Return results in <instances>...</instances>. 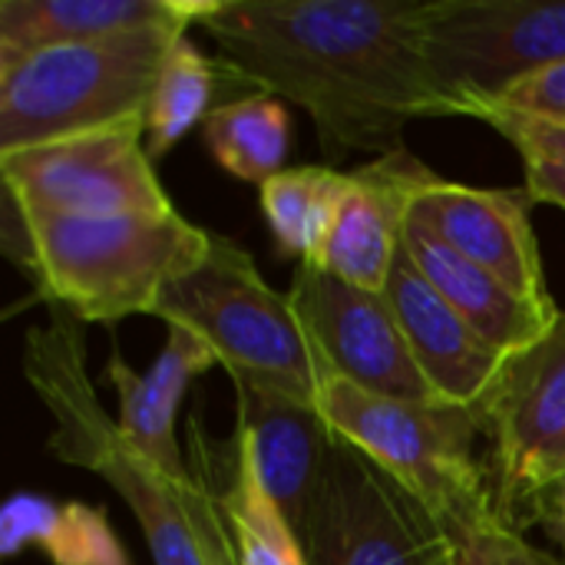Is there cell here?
<instances>
[{
  "label": "cell",
  "mask_w": 565,
  "mask_h": 565,
  "mask_svg": "<svg viewBox=\"0 0 565 565\" xmlns=\"http://www.w3.org/2000/svg\"><path fill=\"white\" fill-rule=\"evenodd\" d=\"M430 0H212L202 26L255 89L301 106L331 159L404 149V126L447 116L427 70Z\"/></svg>",
  "instance_id": "6da1fadb"
},
{
  "label": "cell",
  "mask_w": 565,
  "mask_h": 565,
  "mask_svg": "<svg viewBox=\"0 0 565 565\" xmlns=\"http://www.w3.org/2000/svg\"><path fill=\"white\" fill-rule=\"evenodd\" d=\"M3 218L7 252L33 278L40 298L83 324L152 315L162 291L195 271L212 245V232L175 209L159 215L26 218L7 205Z\"/></svg>",
  "instance_id": "7a4b0ae2"
},
{
  "label": "cell",
  "mask_w": 565,
  "mask_h": 565,
  "mask_svg": "<svg viewBox=\"0 0 565 565\" xmlns=\"http://www.w3.org/2000/svg\"><path fill=\"white\" fill-rule=\"evenodd\" d=\"M23 377L50 414L46 450L60 463L106 480L139 520L156 565H202L199 543L182 503V480L156 467L109 420L86 371L79 321L53 308V321L23 334Z\"/></svg>",
  "instance_id": "3957f363"
},
{
  "label": "cell",
  "mask_w": 565,
  "mask_h": 565,
  "mask_svg": "<svg viewBox=\"0 0 565 565\" xmlns=\"http://www.w3.org/2000/svg\"><path fill=\"white\" fill-rule=\"evenodd\" d=\"M152 318L195 331L232 381L305 404H318L331 374L291 295L275 291L252 255L218 232H212L205 262L162 291Z\"/></svg>",
  "instance_id": "277c9868"
},
{
  "label": "cell",
  "mask_w": 565,
  "mask_h": 565,
  "mask_svg": "<svg viewBox=\"0 0 565 565\" xmlns=\"http://www.w3.org/2000/svg\"><path fill=\"white\" fill-rule=\"evenodd\" d=\"M185 26H149L0 63V152L146 116Z\"/></svg>",
  "instance_id": "5b68a950"
},
{
  "label": "cell",
  "mask_w": 565,
  "mask_h": 565,
  "mask_svg": "<svg viewBox=\"0 0 565 565\" xmlns=\"http://www.w3.org/2000/svg\"><path fill=\"white\" fill-rule=\"evenodd\" d=\"M318 411L341 440L387 470L444 530L500 513L490 470L473 450L483 430L480 411L377 397L334 371L321 387Z\"/></svg>",
  "instance_id": "8992f818"
},
{
  "label": "cell",
  "mask_w": 565,
  "mask_h": 565,
  "mask_svg": "<svg viewBox=\"0 0 565 565\" xmlns=\"http://www.w3.org/2000/svg\"><path fill=\"white\" fill-rule=\"evenodd\" d=\"M430 83L447 116H473L565 63V0H430Z\"/></svg>",
  "instance_id": "52a82bcc"
},
{
  "label": "cell",
  "mask_w": 565,
  "mask_h": 565,
  "mask_svg": "<svg viewBox=\"0 0 565 565\" xmlns=\"http://www.w3.org/2000/svg\"><path fill=\"white\" fill-rule=\"evenodd\" d=\"M0 175L3 202L26 218L172 212L146 152V116L0 152Z\"/></svg>",
  "instance_id": "ba28073f"
},
{
  "label": "cell",
  "mask_w": 565,
  "mask_h": 565,
  "mask_svg": "<svg viewBox=\"0 0 565 565\" xmlns=\"http://www.w3.org/2000/svg\"><path fill=\"white\" fill-rule=\"evenodd\" d=\"M305 565H457L447 530L387 470L338 437L305 536Z\"/></svg>",
  "instance_id": "9c48e42d"
},
{
  "label": "cell",
  "mask_w": 565,
  "mask_h": 565,
  "mask_svg": "<svg viewBox=\"0 0 565 565\" xmlns=\"http://www.w3.org/2000/svg\"><path fill=\"white\" fill-rule=\"evenodd\" d=\"M490 483L500 516L523 526L536 490L565 473V318L533 351L510 361L483 407Z\"/></svg>",
  "instance_id": "30bf717a"
},
{
  "label": "cell",
  "mask_w": 565,
  "mask_h": 565,
  "mask_svg": "<svg viewBox=\"0 0 565 565\" xmlns=\"http://www.w3.org/2000/svg\"><path fill=\"white\" fill-rule=\"evenodd\" d=\"M288 295L338 377L377 397L444 404L384 291H364L318 265H298Z\"/></svg>",
  "instance_id": "8fae6325"
},
{
  "label": "cell",
  "mask_w": 565,
  "mask_h": 565,
  "mask_svg": "<svg viewBox=\"0 0 565 565\" xmlns=\"http://www.w3.org/2000/svg\"><path fill=\"white\" fill-rule=\"evenodd\" d=\"M530 205L533 199L526 189H473L427 172L411 195L407 218L434 232L463 258L493 271L526 301L559 308L546 288Z\"/></svg>",
  "instance_id": "7c38bea8"
},
{
  "label": "cell",
  "mask_w": 565,
  "mask_h": 565,
  "mask_svg": "<svg viewBox=\"0 0 565 565\" xmlns=\"http://www.w3.org/2000/svg\"><path fill=\"white\" fill-rule=\"evenodd\" d=\"M384 295L407 334L424 377L434 384L444 404L483 414L513 358L500 354L450 308V301L411 262L404 242Z\"/></svg>",
  "instance_id": "4fadbf2b"
},
{
  "label": "cell",
  "mask_w": 565,
  "mask_h": 565,
  "mask_svg": "<svg viewBox=\"0 0 565 565\" xmlns=\"http://www.w3.org/2000/svg\"><path fill=\"white\" fill-rule=\"evenodd\" d=\"M232 387L238 407L235 430L245 437L262 487L301 543L338 434L318 404H305L245 381H232Z\"/></svg>",
  "instance_id": "5bb4252c"
},
{
  "label": "cell",
  "mask_w": 565,
  "mask_h": 565,
  "mask_svg": "<svg viewBox=\"0 0 565 565\" xmlns=\"http://www.w3.org/2000/svg\"><path fill=\"white\" fill-rule=\"evenodd\" d=\"M427 172L430 169L407 149L387 152L348 172V189L318 268L364 291H384L401 252L411 195Z\"/></svg>",
  "instance_id": "9a60e30c"
},
{
  "label": "cell",
  "mask_w": 565,
  "mask_h": 565,
  "mask_svg": "<svg viewBox=\"0 0 565 565\" xmlns=\"http://www.w3.org/2000/svg\"><path fill=\"white\" fill-rule=\"evenodd\" d=\"M401 242L420 275L450 301V308L507 358L533 351L565 318L563 308H540L526 301L493 271L463 258L414 218L404 222Z\"/></svg>",
  "instance_id": "2e32d148"
},
{
  "label": "cell",
  "mask_w": 565,
  "mask_h": 565,
  "mask_svg": "<svg viewBox=\"0 0 565 565\" xmlns=\"http://www.w3.org/2000/svg\"><path fill=\"white\" fill-rule=\"evenodd\" d=\"M218 367L215 351L185 328H169L162 354L146 374H136L119 348L109 358V384L119 397V430L172 480L189 477V463L175 440V417L189 384Z\"/></svg>",
  "instance_id": "e0dca14e"
},
{
  "label": "cell",
  "mask_w": 565,
  "mask_h": 565,
  "mask_svg": "<svg viewBox=\"0 0 565 565\" xmlns=\"http://www.w3.org/2000/svg\"><path fill=\"white\" fill-rule=\"evenodd\" d=\"M212 0H3L0 63L149 26H195Z\"/></svg>",
  "instance_id": "ac0fdd59"
},
{
  "label": "cell",
  "mask_w": 565,
  "mask_h": 565,
  "mask_svg": "<svg viewBox=\"0 0 565 565\" xmlns=\"http://www.w3.org/2000/svg\"><path fill=\"white\" fill-rule=\"evenodd\" d=\"M189 467L199 470L225 516L232 543L238 550V565H305V553L288 520L268 497L245 447V437L235 430L228 444H212L202 430V420H189Z\"/></svg>",
  "instance_id": "d6986e66"
},
{
  "label": "cell",
  "mask_w": 565,
  "mask_h": 565,
  "mask_svg": "<svg viewBox=\"0 0 565 565\" xmlns=\"http://www.w3.org/2000/svg\"><path fill=\"white\" fill-rule=\"evenodd\" d=\"M26 546L43 550L53 565H132L103 510L13 493L0 513V553L13 559Z\"/></svg>",
  "instance_id": "ffe728a7"
},
{
  "label": "cell",
  "mask_w": 565,
  "mask_h": 565,
  "mask_svg": "<svg viewBox=\"0 0 565 565\" xmlns=\"http://www.w3.org/2000/svg\"><path fill=\"white\" fill-rule=\"evenodd\" d=\"M202 136L215 162L242 182L262 189L268 179L285 172L291 122L278 96L248 93L242 99L222 103L202 122Z\"/></svg>",
  "instance_id": "44dd1931"
},
{
  "label": "cell",
  "mask_w": 565,
  "mask_h": 565,
  "mask_svg": "<svg viewBox=\"0 0 565 565\" xmlns=\"http://www.w3.org/2000/svg\"><path fill=\"white\" fill-rule=\"evenodd\" d=\"M348 172L331 166L285 169L262 185V212L281 255L298 265H318L321 248L331 235Z\"/></svg>",
  "instance_id": "7402d4cb"
},
{
  "label": "cell",
  "mask_w": 565,
  "mask_h": 565,
  "mask_svg": "<svg viewBox=\"0 0 565 565\" xmlns=\"http://www.w3.org/2000/svg\"><path fill=\"white\" fill-rule=\"evenodd\" d=\"M238 76L225 60H209L189 33L175 40L169 50L152 99L146 106V152L149 159H162L172 146H179L199 122H205L218 106L215 96L222 79Z\"/></svg>",
  "instance_id": "603a6c76"
},
{
  "label": "cell",
  "mask_w": 565,
  "mask_h": 565,
  "mask_svg": "<svg viewBox=\"0 0 565 565\" xmlns=\"http://www.w3.org/2000/svg\"><path fill=\"white\" fill-rule=\"evenodd\" d=\"M457 565H559L536 550L520 526H510L500 513L480 516L457 530H447Z\"/></svg>",
  "instance_id": "cb8c5ba5"
},
{
  "label": "cell",
  "mask_w": 565,
  "mask_h": 565,
  "mask_svg": "<svg viewBox=\"0 0 565 565\" xmlns=\"http://www.w3.org/2000/svg\"><path fill=\"white\" fill-rule=\"evenodd\" d=\"M179 490H182V503L192 523V536L202 553V565H238V550L232 543V533L225 526V516L218 510V500L209 480L189 467V477L179 483Z\"/></svg>",
  "instance_id": "d4e9b609"
},
{
  "label": "cell",
  "mask_w": 565,
  "mask_h": 565,
  "mask_svg": "<svg viewBox=\"0 0 565 565\" xmlns=\"http://www.w3.org/2000/svg\"><path fill=\"white\" fill-rule=\"evenodd\" d=\"M493 106H503V109H513V113H523V116H536V119L565 122V63L550 66V70H543L536 76L523 79L520 86H513Z\"/></svg>",
  "instance_id": "484cf974"
},
{
  "label": "cell",
  "mask_w": 565,
  "mask_h": 565,
  "mask_svg": "<svg viewBox=\"0 0 565 565\" xmlns=\"http://www.w3.org/2000/svg\"><path fill=\"white\" fill-rule=\"evenodd\" d=\"M483 122H490L503 139H510L520 152H553L565 156V122L553 119H536V116H523L503 106H490L483 116Z\"/></svg>",
  "instance_id": "4316f807"
},
{
  "label": "cell",
  "mask_w": 565,
  "mask_h": 565,
  "mask_svg": "<svg viewBox=\"0 0 565 565\" xmlns=\"http://www.w3.org/2000/svg\"><path fill=\"white\" fill-rule=\"evenodd\" d=\"M526 172V195L543 205H559L565 212V156L553 152H520Z\"/></svg>",
  "instance_id": "83f0119b"
},
{
  "label": "cell",
  "mask_w": 565,
  "mask_h": 565,
  "mask_svg": "<svg viewBox=\"0 0 565 565\" xmlns=\"http://www.w3.org/2000/svg\"><path fill=\"white\" fill-rule=\"evenodd\" d=\"M523 523L543 526V533L563 550L565 556V473H559L553 483H546L543 490L533 493V500L526 503Z\"/></svg>",
  "instance_id": "f1b7e54d"
}]
</instances>
